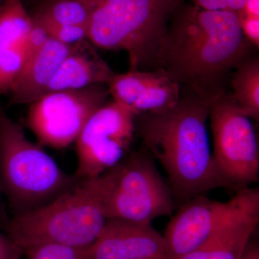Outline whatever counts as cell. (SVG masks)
Returning <instances> with one entry per match:
<instances>
[{"label": "cell", "mask_w": 259, "mask_h": 259, "mask_svg": "<svg viewBox=\"0 0 259 259\" xmlns=\"http://www.w3.org/2000/svg\"><path fill=\"white\" fill-rule=\"evenodd\" d=\"M173 196L150 153L146 150L133 153L120 163L107 200V219L151 224L156 218L171 214Z\"/></svg>", "instance_id": "obj_7"}, {"label": "cell", "mask_w": 259, "mask_h": 259, "mask_svg": "<svg viewBox=\"0 0 259 259\" xmlns=\"http://www.w3.org/2000/svg\"><path fill=\"white\" fill-rule=\"evenodd\" d=\"M107 86L112 100L136 116L169 110L182 95V87L161 69L115 74Z\"/></svg>", "instance_id": "obj_11"}, {"label": "cell", "mask_w": 259, "mask_h": 259, "mask_svg": "<svg viewBox=\"0 0 259 259\" xmlns=\"http://www.w3.org/2000/svg\"><path fill=\"white\" fill-rule=\"evenodd\" d=\"M87 259H169L163 236L151 224L109 218L87 249Z\"/></svg>", "instance_id": "obj_12"}, {"label": "cell", "mask_w": 259, "mask_h": 259, "mask_svg": "<svg viewBox=\"0 0 259 259\" xmlns=\"http://www.w3.org/2000/svg\"><path fill=\"white\" fill-rule=\"evenodd\" d=\"M168 223L164 237L169 259H179L207 241L237 214L259 207L258 188L236 190L228 202L201 195L188 199Z\"/></svg>", "instance_id": "obj_10"}, {"label": "cell", "mask_w": 259, "mask_h": 259, "mask_svg": "<svg viewBox=\"0 0 259 259\" xmlns=\"http://www.w3.org/2000/svg\"><path fill=\"white\" fill-rule=\"evenodd\" d=\"M240 14L259 18V0H245Z\"/></svg>", "instance_id": "obj_25"}, {"label": "cell", "mask_w": 259, "mask_h": 259, "mask_svg": "<svg viewBox=\"0 0 259 259\" xmlns=\"http://www.w3.org/2000/svg\"><path fill=\"white\" fill-rule=\"evenodd\" d=\"M22 259H87V249L59 244H41L23 250Z\"/></svg>", "instance_id": "obj_19"}, {"label": "cell", "mask_w": 259, "mask_h": 259, "mask_svg": "<svg viewBox=\"0 0 259 259\" xmlns=\"http://www.w3.org/2000/svg\"><path fill=\"white\" fill-rule=\"evenodd\" d=\"M245 0H192L193 5L201 9L210 11L239 13Z\"/></svg>", "instance_id": "obj_22"}, {"label": "cell", "mask_w": 259, "mask_h": 259, "mask_svg": "<svg viewBox=\"0 0 259 259\" xmlns=\"http://www.w3.org/2000/svg\"><path fill=\"white\" fill-rule=\"evenodd\" d=\"M109 96L105 84L45 94L29 105L27 124L39 145L62 149L75 142L87 121Z\"/></svg>", "instance_id": "obj_8"}, {"label": "cell", "mask_w": 259, "mask_h": 259, "mask_svg": "<svg viewBox=\"0 0 259 259\" xmlns=\"http://www.w3.org/2000/svg\"><path fill=\"white\" fill-rule=\"evenodd\" d=\"M3 1H4V0H0V5H1L2 3H3Z\"/></svg>", "instance_id": "obj_29"}, {"label": "cell", "mask_w": 259, "mask_h": 259, "mask_svg": "<svg viewBox=\"0 0 259 259\" xmlns=\"http://www.w3.org/2000/svg\"><path fill=\"white\" fill-rule=\"evenodd\" d=\"M182 0H95L88 39L95 47L122 50L130 69L156 66L172 15Z\"/></svg>", "instance_id": "obj_5"}, {"label": "cell", "mask_w": 259, "mask_h": 259, "mask_svg": "<svg viewBox=\"0 0 259 259\" xmlns=\"http://www.w3.org/2000/svg\"><path fill=\"white\" fill-rule=\"evenodd\" d=\"M233 101L250 118L259 119V61L246 59L233 72Z\"/></svg>", "instance_id": "obj_18"}, {"label": "cell", "mask_w": 259, "mask_h": 259, "mask_svg": "<svg viewBox=\"0 0 259 259\" xmlns=\"http://www.w3.org/2000/svg\"><path fill=\"white\" fill-rule=\"evenodd\" d=\"M95 0H37L26 8L34 22L42 25L88 26Z\"/></svg>", "instance_id": "obj_17"}, {"label": "cell", "mask_w": 259, "mask_h": 259, "mask_svg": "<svg viewBox=\"0 0 259 259\" xmlns=\"http://www.w3.org/2000/svg\"><path fill=\"white\" fill-rule=\"evenodd\" d=\"M120 163L100 176L80 180L44 207L13 216L5 233L23 250L41 244L88 249L107 222V200Z\"/></svg>", "instance_id": "obj_3"}, {"label": "cell", "mask_w": 259, "mask_h": 259, "mask_svg": "<svg viewBox=\"0 0 259 259\" xmlns=\"http://www.w3.org/2000/svg\"><path fill=\"white\" fill-rule=\"evenodd\" d=\"M79 181L30 141L0 105V190L14 215L44 207Z\"/></svg>", "instance_id": "obj_4"}, {"label": "cell", "mask_w": 259, "mask_h": 259, "mask_svg": "<svg viewBox=\"0 0 259 259\" xmlns=\"http://www.w3.org/2000/svg\"><path fill=\"white\" fill-rule=\"evenodd\" d=\"M238 13L181 4L158 49L156 67L209 103L226 95L228 76L248 59Z\"/></svg>", "instance_id": "obj_1"}, {"label": "cell", "mask_w": 259, "mask_h": 259, "mask_svg": "<svg viewBox=\"0 0 259 259\" xmlns=\"http://www.w3.org/2000/svg\"><path fill=\"white\" fill-rule=\"evenodd\" d=\"M136 117L113 100L94 112L74 142L76 178L100 176L122 161L134 137Z\"/></svg>", "instance_id": "obj_9"}, {"label": "cell", "mask_w": 259, "mask_h": 259, "mask_svg": "<svg viewBox=\"0 0 259 259\" xmlns=\"http://www.w3.org/2000/svg\"><path fill=\"white\" fill-rule=\"evenodd\" d=\"M241 259H259V247L255 241H248Z\"/></svg>", "instance_id": "obj_26"}, {"label": "cell", "mask_w": 259, "mask_h": 259, "mask_svg": "<svg viewBox=\"0 0 259 259\" xmlns=\"http://www.w3.org/2000/svg\"><path fill=\"white\" fill-rule=\"evenodd\" d=\"M36 0H23L24 5H25V8H28L29 6H30L32 4V3H35Z\"/></svg>", "instance_id": "obj_27"}, {"label": "cell", "mask_w": 259, "mask_h": 259, "mask_svg": "<svg viewBox=\"0 0 259 259\" xmlns=\"http://www.w3.org/2000/svg\"><path fill=\"white\" fill-rule=\"evenodd\" d=\"M240 27L245 38L258 49L259 47V18L248 16L238 13Z\"/></svg>", "instance_id": "obj_23"}, {"label": "cell", "mask_w": 259, "mask_h": 259, "mask_svg": "<svg viewBox=\"0 0 259 259\" xmlns=\"http://www.w3.org/2000/svg\"><path fill=\"white\" fill-rule=\"evenodd\" d=\"M1 196H2V192H1V190H0V209H1Z\"/></svg>", "instance_id": "obj_28"}, {"label": "cell", "mask_w": 259, "mask_h": 259, "mask_svg": "<svg viewBox=\"0 0 259 259\" xmlns=\"http://www.w3.org/2000/svg\"><path fill=\"white\" fill-rule=\"evenodd\" d=\"M209 119L213 161L228 187L238 190L257 182L258 144L250 117L226 94L211 102Z\"/></svg>", "instance_id": "obj_6"}, {"label": "cell", "mask_w": 259, "mask_h": 259, "mask_svg": "<svg viewBox=\"0 0 259 259\" xmlns=\"http://www.w3.org/2000/svg\"><path fill=\"white\" fill-rule=\"evenodd\" d=\"M71 47L50 38L27 59L10 90L9 105H30L42 96Z\"/></svg>", "instance_id": "obj_13"}, {"label": "cell", "mask_w": 259, "mask_h": 259, "mask_svg": "<svg viewBox=\"0 0 259 259\" xmlns=\"http://www.w3.org/2000/svg\"><path fill=\"white\" fill-rule=\"evenodd\" d=\"M32 22L33 23L32 28L29 32L25 45L27 59L42 49L51 38L49 32L44 25L34 22L33 20Z\"/></svg>", "instance_id": "obj_21"}, {"label": "cell", "mask_w": 259, "mask_h": 259, "mask_svg": "<svg viewBox=\"0 0 259 259\" xmlns=\"http://www.w3.org/2000/svg\"><path fill=\"white\" fill-rule=\"evenodd\" d=\"M44 26L47 28L51 38L64 45L73 46L88 39V26L87 25H49Z\"/></svg>", "instance_id": "obj_20"}, {"label": "cell", "mask_w": 259, "mask_h": 259, "mask_svg": "<svg viewBox=\"0 0 259 259\" xmlns=\"http://www.w3.org/2000/svg\"><path fill=\"white\" fill-rule=\"evenodd\" d=\"M23 250L0 230V259H22Z\"/></svg>", "instance_id": "obj_24"}, {"label": "cell", "mask_w": 259, "mask_h": 259, "mask_svg": "<svg viewBox=\"0 0 259 259\" xmlns=\"http://www.w3.org/2000/svg\"><path fill=\"white\" fill-rule=\"evenodd\" d=\"M32 23L23 0H4L0 5V80L14 79L23 69Z\"/></svg>", "instance_id": "obj_15"}, {"label": "cell", "mask_w": 259, "mask_h": 259, "mask_svg": "<svg viewBox=\"0 0 259 259\" xmlns=\"http://www.w3.org/2000/svg\"><path fill=\"white\" fill-rule=\"evenodd\" d=\"M209 105L187 90L169 110L144 114L140 125L146 151L164 168L177 198L190 199L228 187L211 152L207 129Z\"/></svg>", "instance_id": "obj_2"}, {"label": "cell", "mask_w": 259, "mask_h": 259, "mask_svg": "<svg viewBox=\"0 0 259 259\" xmlns=\"http://www.w3.org/2000/svg\"><path fill=\"white\" fill-rule=\"evenodd\" d=\"M89 39L74 44L46 90L45 94L107 85L115 73Z\"/></svg>", "instance_id": "obj_14"}, {"label": "cell", "mask_w": 259, "mask_h": 259, "mask_svg": "<svg viewBox=\"0 0 259 259\" xmlns=\"http://www.w3.org/2000/svg\"><path fill=\"white\" fill-rule=\"evenodd\" d=\"M259 223V207L237 214L203 244L179 259H241Z\"/></svg>", "instance_id": "obj_16"}]
</instances>
